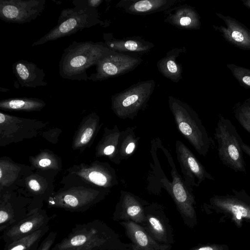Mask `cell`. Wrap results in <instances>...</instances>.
I'll list each match as a JSON object with an SVG mask.
<instances>
[{
  "label": "cell",
  "mask_w": 250,
  "mask_h": 250,
  "mask_svg": "<svg viewBox=\"0 0 250 250\" xmlns=\"http://www.w3.org/2000/svg\"><path fill=\"white\" fill-rule=\"evenodd\" d=\"M248 133L250 134V131L248 132Z\"/></svg>",
  "instance_id": "8d00e7d4"
},
{
  "label": "cell",
  "mask_w": 250,
  "mask_h": 250,
  "mask_svg": "<svg viewBox=\"0 0 250 250\" xmlns=\"http://www.w3.org/2000/svg\"><path fill=\"white\" fill-rule=\"evenodd\" d=\"M135 236L138 243L141 246H146L147 244V238L146 234L141 230L135 232Z\"/></svg>",
  "instance_id": "603a6c76"
},
{
  "label": "cell",
  "mask_w": 250,
  "mask_h": 250,
  "mask_svg": "<svg viewBox=\"0 0 250 250\" xmlns=\"http://www.w3.org/2000/svg\"><path fill=\"white\" fill-rule=\"evenodd\" d=\"M115 150V147L113 146H106L104 150V152L105 155L111 154Z\"/></svg>",
  "instance_id": "f1b7e54d"
},
{
  "label": "cell",
  "mask_w": 250,
  "mask_h": 250,
  "mask_svg": "<svg viewBox=\"0 0 250 250\" xmlns=\"http://www.w3.org/2000/svg\"><path fill=\"white\" fill-rule=\"evenodd\" d=\"M226 26L213 25V28L221 33L223 38L229 43L244 50L250 51V29L244 24L229 16L215 13Z\"/></svg>",
  "instance_id": "8fae6325"
},
{
  "label": "cell",
  "mask_w": 250,
  "mask_h": 250,
  "mask_svg": "<svg viewBox=\"0 0 250 250\" xmlns=\"http://www.w3.org/2000/svg\"><path fill=\"white\" fill-rule=\"evenodd\" d=\"M227 67L241 86L250 89V69L235 64H227Z\"/></svg>",
  "instance_id": "44dd1931"
},
{
  "label": "cell",
  "mask_w": 250,
  "mask_h": 250,
  "mask_svg": "<svg viewBox=\"0 0 250 250\" xmlns=\"http://www.w3.org/2000/svg\"><path fill=\"white\" fill-rule=\"evenodd\" d=\"M45 0H0V19L6 22L24 24L42 13Z\"/></svg>",
  "instance_id": "52a82bcc"
},
{
  "label": "cell",
  "mask_w": 250,
  "mask_h": 250,
  "mask_svg": "<svg viewBox=\"0 0 250 250\" xmlns=\"http://www.w3.org/2000/svg\"><path fill=\"white\" fill-rule=\"evenodd\" d=\"M155 87L153 80L138 82L112 96L113 108L122 117L131 116L146 104Z\"/></svg>",
  "instance_id": "8992f818"
},
{
  "label": "cell",
  "mask_w": 250,
  "mask_h": 250,
  "mask_svg": "<svg viewBox=\"0 0 250 250\" xmlns=\"http://www.w3.org/2000/svg\"><path fill=\"white\" fill-rule=\"evenodd\" d=\"M2 177V170L0 168V178H1Z\"/></svg>",
  "instance_id": "d590c367"
},
{
  "label": "cell",
  "mask_w": 250,
  "mask_h": 250,
  "mask_svg": "<svg viewBox=\"0 0 250 250\" xmlns=\"http://www.w3.org/2000/svg\"><path fill=\"white\" fill-rule=\"evenodd\" d=\"M12 69L21 87L34 88L48 84L44 79L45 74L43 69L33 62L21 60L14 62Z\"/></svg>",
  "instance_id": "5bb4252c"
},
{
  "label": "cell",
  "mask_w": 250,
  "mask_h": 250,
  "mask_svg": "<svg viewBox=\"0 0 250 250\" xmlns=\"http://www.w3.org/2000/svg\"><path fill=\"white\" fill-rule=\"evenodd\" d=\"M44 103L36 98H16L4 100L0 102L1 108L15 110H32L42 108Z\"/></svg>",
  "instance_id": "d6986e66"
},
{
  "label": "cell",
  "mask_w": 250,
  "mask_h": 250,
  "mask_svg": "<svg viewBox=\"0 0 250 250\" xmlns=\"http://www.w3.org/2000/svg\"><path fill=\"white\" fill-rule=\"evenodd\" d=\"M104 43L111 50L118 52H130L144 54L150 51L154 44L139 37L114 38L112 33H104Z\"/></svg>",
  "instance_id": "2e32d148"
},
{
  "label": "cell",
  "mask_w": 250,
  "mask_h": 250,
  "mask_svg": "<svg viewBox=\"0 0 250 250\" xmlns=\"http://www.w3.org/2000/svg\"><path fill=\"white\" fill-rule=\"evenodd\" d=\"M30 188L34 191H38L40 189L39 184L35 180H31L29 182Z\"/></svg>",
  "instance_id": "83f0119b"
},
{
  "label": "cell",
  "mask_w": 250,
  "mask_h": 250,
  "mask_svg": "<svg viewBox=\"0 0 250 250\" xmlns=\"http://www.w3.org/2000/svg\"><path fill=\"white\" fill-rule=\"evenodd\" d=\"M49 229V226L47 225L28 236L5 244L3 250H37L42 239Z\"/></svg>",
  "instance_id": "ac0fdd59"
},
{
  "label": "cell",
  "mask_w": 250,
  "mask_h": 250,
  "mask_svg": "<svg viewBox=\"0 0 250 250\" xmlns=\"http://www.w3.org/2000/svg\"><path fill=\"white\" fill-rule=\"evenodd\" d=\"M233 113L239 124L248 132L250 131V98L236 104Z\"/></svg>",
  "instance_id": "ffe728a7"
},
{
  "label": "cell",
  "mask_w": 250,
  "mask_h": 250,
  "mask_svg": "<svg viewBox=\"0 0 250 250\" xmlns=\"http://www.w3.org/2000/svg\"><path fill=\"white\" fill-rule=\"evenodd\" d=\"M165 21L176 28L187 30H198L201 28L200 16L191 6H173L165 11Z\"/></svg>",
  "instance_id": "4fadbf2b"
},
{
  "label": "cell",
  "mask_w": 250,
  "mask_h": 250,
  "mask_svg": "<svg viewBox=\"0 0 250 250\" xmlns=\"http://www.w3.org/2000/svg\"><path fill=\"white\" fill-rule=\"evenodd\" d=\"M241 1L246 7L250 10V0H242Z\"/></svg>",
  "instance_id": "d6a6232c"
},
{
  "label": "cell",
  "mask_w": 250,
  "mask_h": 250,
  "mask_svg": "<svg viewBox=\"0 0 250 250\" xmlns=\"http://www.w3.org/2000/svg\"><path fill=\"white\" fill-rule=\"evenodd\" d=\"M86 4L91 7L96 8L103 2V0H85Z\"/></svg>",
  "instance_id": "4316f807"
},
{
  "label": "cell",
  "mask_w": 250,
  "mask_h": 250,
  "mask_svg": "<svg viewBox=\"0 0 250 250\" xmlns=\"http://www.w3.org/2000/svg\"><path fill=\"white\" fill-rule=\"evenodd\" d=\"M114 51L104 42L74 41L65 48L59 64V72L64 79L86 81L87 70Z\"/></svg>",
  "instance_id": "6da1fadb"
},
{
  "label": "cell",
  "mask_w": 250,
  "mask_h": 250,
  "mask_svg": "<svg viewBox=\"0 0 250 250\" xmlns=\"http://www.w3.org/2000/svg\"><path fill=\"white\" fill-rule=\"evenodd\" d=\"M176 151L188 188L198 186L195 182V178L198 185L206 179L214 180L192 152L179 140L176 143Z\"/></svg>",
  "instance_id": "30bf717a"
},
{
  "label": "cell",
  "mask_w": 250,
  "mask_h": 250,
  "mask_svg": "<svg viewBox=\"0 0 250 250\" xmlns=\"http://www.w3.org/2000/svg\"><path fill=\"white\" fill-rule=\"evenodd\" d=\"M197 250H214L213 248L209 246H206L200 248Z\"/></svg>",
  "instance_id": "836d02e7"
},
{
  "label": "cell",
  "mask_w": 250,
  "mask_h": 250,
  "mask_svg": "<svg viewBox=\"0 0 250 250\" xmlns=\"http://www.w3.org/2000/svg\"><path fill=\"white\" fill-rule=\"evenodd\" d=\"M108 237L103 224L97 220L76 224L51 250H102Z\"/></svg>",
  "instance_id": "5b68a950"
},
{
  "label": "cell",
  "mask_w": 250,
  "mask_h": 250,
  "mask_svg": "<svg viewBox=\"0 0 250 250\" xmlns=\"http://www.w3.org/2000/svg\"><path fill=\"white\" fill-rule=\"evenodd\" d=\"M242 148L243 152H245L250 158V146L245 144L243 143Z\"/></svg>",
  "instance_id": "1f68e13d"
},
{
  "label": "cell",
  "mask_w": 250,
  "mask_h": 250,
  "mask_svg": "<svg viewBox=\"0 0 250 250\" xmlns=\"http://www.w3.org/2000/svg\"><path fill=\"white\" fill-rule=\"evenodd\" d=\"M232 195H215L211 199L217 208L230 213L235 220L250 219V197L244 190L232 189Z\"/></svg>",
  "instance_id": "7c38bea8"
},
{
  "label": "cell",
  "mask_w": 250,
  "mask_h": 250,
  "mask_svg": "<svg viewBox=\"0 0 250 250\" xmlns=\"http://www.w3.org/2000/svg\"><path fill=\"white\" fill-rule=\"evenodd\" d=\"M72 3L75 7L63 9L59 17L57 25L33 42L32 47L70 36L102 22L97 9L88 6L85 0H74Z\"/></svg>",
  "instance_id": "7a4b0ae2"
},
{
  "label": "cell",
  "mask_w": 250,
  "mask_h": 250,
  "mask_svg": "<svg viewBox=\"0 0 250 250\" xmlns=\"http://www.w3.org/2000/svg\"><path fill=\"white\" fill-rule=\"evenodd\" d=\"M168 104L178 130L200 155L205 156L211 140L198 114L188 104L172 96H169Z\"/></svg>",
  "instance_id": "3957f363"
},
{
  "label": "cell",
  "mask_w": 250,
  "mask_h": 250,
  "mask_svg": "<svg viewBox=\"0 0 250 250\" xmlns=\"http://www.w3.org/2000/svg\"><path fill=\"white\" fill-rule=\"evenodd\" d=\"M5 119V116L2 113H0V123H2Z\"/></svg>",
  "instance_id": "e575fe53"
},
{
  "label": "cell",
  "mask_w": 250,
  "mask_h": 250,
  "mask_svg": "<svg viewBox=\"0 0 250 250\" xmlns=\"http://www.w3.org/2000/svg\"><path fill=\"white\" fill-rule=\"evenodd\" d=\"M141 208L139 206H132L127 208V213L131 216H134L138 214Z\"/></svg>",
  "instance_id": "484cf974"
},
{
  "label": "cell",
  "mask_w": 250,
  "mask_h": 250,
  "mask_svg": "<svg viewBox=\"0 0 250 250\" xmlns=\"http://www.w3.org/2000/svg\"><path fill=\"white\" fill-rule=\"evenodd\" d=\"M135 147V145L134 143H130L127 146L125 149V152L127 154H130L134 150Z\"/></svg>",
  "instance_id": "f546056e"
},
{
  "label": "cell",
  "mask_w": 250,
  "mask_h": 250,
  "mask_svg": "<svg viewBox=\"0 0 250 250\" xmlns=\"http://www.w3.org/2000/svg\"><path fill=\"white\" fill-rule=\"evenodd\" d=\"M219 158L227 167L236 172H246L242 145L244 143L235 126L229 119L218 115L215 129Z\"/></svg>",
  "instance_id": "277c9868"
},
{
  "label": "cell",
  "mask_w": 250,
  "mask_h": 250,
  "mask_svg": "<svg viewBox=\"0 0 250 250\" xmlns=\"http://www.w3.org/2000/svg\"><path fill=\"white\" fill-rule=\"evenodd\" d=\"M180 1V0H122L116 6L126 13L142 15L165 11Z\"/></svg>",
  "instance_id": "9a60e30c"
},
{
  "label": "cell",
  "mask_w": 250,
  "mask_h": 250,
  "mask_svg": "<svg viewBox=\"0 0 250 250\" xmlns=\"http://www.w3.org/2000/svg\"><path fill=\"white\" fill-rule=\"evenodd\" d=\"M89 178L92 182L99 186H104L107 182L106 177L97 171L91 172L89 174Z\"/></svg>",
  "instance_id": "7402d4cb"
},
{
  "label": "cell",
  "mask_w": 250,
  "mask_h": 250,
  "mask_svg": "<svg viewBox=\"0 0 250 250\" xmlns=\"http://www.w3.org/2000/svg\"><path fill=\"white\" fill-rule=\"evenodd\" d=\"M149 221L153 228L157 231L162 232L163 230V227L158 219L150 217Z\"/></svg>",
  "instance_id": "d4e9b609"
},
{
  "label": "cell",
  "mask_w": 250,
  "mask_h": 250,
  "mask_svg": "<svg viewBox=\"0 0 250 250\" xmlns=\"http://www.w3.org/2000/svg\"><path fill=\"white\" fill-rule=\"evenodd\" d=\"M51 164V161L48 159H42L39 162V165L40 166L45 167L48 166Z\"/></svg>",
  "instance_id": "4dcf8cb0"
},
{
  "label": "cell",
  "mask_w": 250,
  "mask_h": 250,
  "mask_svg": "<svg viewBox=\"0 0 250 250\" xmlns=\"http://www.w3.org/2000/svg\"><path fill=\"white\" fill-rule=\"evenodd\" d=\"M51 219L44 210H33L20 222L3 231L0 239L5 244L11 243L48 225Z\"/></svg>",
  "instance_id": "9c48e42d"
},
{
  "label": "cell",
  "mask_w": 250,
  "mask_h": 250,
  "mask_svg": "<svg viewBox=\"0 0 250 250\" xmlns=\"http://www.w3.org/2000/svg\"><path fill=\"white\" fill-rule=\"evenodd\" d=\"M184 51L181 48H173L168 51L157 63L158 71L165 77L174 83L179 82L183 78L182 66L177 62V58Z\"/></svg>",
  "instance_id": "e0dca14e"
},
{
  "label": "cell",
  "mask_w": 250,
  "mask_h": 250,
  "mask_svg": "<svg viewBox=\"0 0 250 250\" xmlns=\"http://www.w3.org/2000/svg\"><path fill=\"white\" fill-rule=\"evenodd\" d=\"M93 129L90 127L87 128L83 134L81 138V143L82 144L87 143L90 139L93 134Z\"/></svg>",
  "instance_id": "cb8c5ba5"
},
{
  "label": "cell",
  "mask_w": 250,
  "mask_h": 250,
  "mask_svg": "<svg viewBox=\"0 0 250 250\" xmlns=\"http://www.w3.org/2000/svg\"><path fill=\"white\" fill-rule=\"evenodd\" d=\"M142 61L140 58L114 51L99 61L96 65V72L91 74L88 79L101 82L124 75L134 69Z\"/></svg>",
  "instance_id": "ba28073f"
}]
</instances>
